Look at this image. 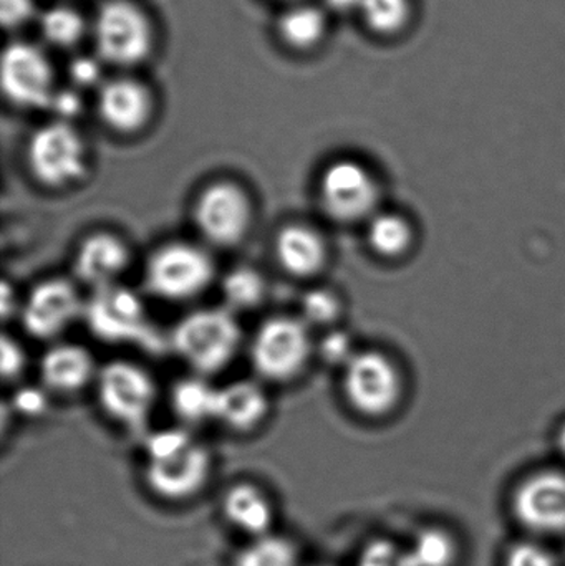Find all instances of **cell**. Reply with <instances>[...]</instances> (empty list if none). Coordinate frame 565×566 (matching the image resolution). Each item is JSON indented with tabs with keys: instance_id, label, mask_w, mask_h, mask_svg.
Listing matches in <instances>:
<instances>
[{
	"instance_id": "obj_10",
	"label": "cell",
	"mask_w": 565,
	"mask_h": 566,
	"mask_svg": "<svg viewBox=\"0 0 565 566\" xmlns=\"http://www.w3.org/2000/svg\"><path fill=\"white\" fill-rule=\"evenodd\" d=\"M251 221V199L236 182H212L196 199L195 224L209 244L232 248L248 234Z\"/></svg>"
},
{
	"instance_id": "obj_28",
	"label": "cell",
	"mask_w": 565,
	"mask_h": 566,
	"mask_svg": "<svg viewBox=\"0 0 565 566\" xmlns=\"http://www.w3.org/2000/svg\"><path fill=\"white\" fill-rule=\"evenodd\" d=\"M85 20L70 7H52L40 19V32L46 42L59 49L76 45L85 35Z\"/></svg>"
},
{
	"instance_id": "obj_21",
	"label": "cell",
	"mask_w": 565,
	"mask_h": 566,
	"mask_svg": "<svg viewBox=\"0 0 565 566\" xmlns=\"http://www.w3.org/2000/svg\"><path fill=\"white\" fill-rule=\"evenodd\" d=\"M327 32V19L317 7L295 6L279 19V35L295 50L314 49Z\"/></svg>"
},
{
	"instance_id": "obj_4",
	"label": "cell",
	"mask_w": 565,
	"mask_h": 566,
	"mask_svg": "<svg viewBox=\"0 0 565 566\" xmlns=\"http://www.w3.org/2000/svg\"><path fill=\"white\" fill-rule=\"evenodd\" d=\"M215 277V264L205 249L188 242H169L153 252L145 283L153 295L168 302L195 298Z\"/></svg>"
},
{
	"instance_id": "obj_37",
	"label": "cell",
	"mask_w": 565,
	"mask_h": 566,
	"mask_svg": "<svg viewBox=\"0 0 565 566\" xmlns=\"http://www.w3.org/2000/svg\"><path fill=\"white\" fill-rule=\"evenodd\" d=\"M50 106L56 115L62 116V122H66L72 116L79 115L80 109H82V99L75 92H66L65 90V92H55Z\"/></svg>"
},
{
	"instance_id": "obj_12",
	"label": "cell",
	"mask_w": 565,
	"mask_h": 566,
	"mask_svg": "<svg viewBox=\"0 0 565 566\" xmlns=\"http://www.w3.org/2000/svg\"><path fill=\"white\" fill-rule=\"evenodd\" d=\"M2 88L7 98L22 108L50 106L55 92L45 53L32 43H10L2 56Z\"/></svg>"
},
{
	"instance_id": "obj_34",
	"label": "cell",
	"mask_w": 565,
	"mask_h": 566,
	"mask_svg": "<svg viewBox=\"0 0 565 566\" xmlns=\"http://www.w3.org/2000/svg\"><path fill=\"white\" fill-rule=\"evenodd\" d=\"M70 76L80 88H92V86L98 85L100 78H102V69L92 56H79L70 65Z\"/></svg>"
},
{
	"instance_id": "obj_17",
	"label": "cell",
	"mask_w": 565,
	"mask_h": 566,
	"mask_svg": "<svg viewBox=\"0 0 565 566\" xmlns=\"http://www.w3.org/2000/svg\"><path fill=\"white\" fill-rule=\"evenodd\" d=\"M95 361L88 349L73 343L52 346L40 361V378L53 392L80 391L96 379Z\"/></svg>"
},
{
	"instance_id": "obj_20",
	"label": "cell",
	"mask_w": 565,
	"mask_h": 566,
	"mask_svg": "<svg viewBox=\"0 0 565 566\" xmlns=\"http://www.w3.org/2000/svg\"><path fill=\"white\" fill-rule=\"evenodd\" d=\"M222 511L232 527L251 538L271 534L274 507L258 485L242 482L229 489L222 501Z\"/></svg>"
},
{
	"instance_id": "obj_8",
	"label": "cell",
	"mask_w": 565,
	"mask_h": 566,
	"mask_svg": "<svg viewBox=\"0 0 565 566\" xmlns=\"http://www.w3.org/2000/svg\"><path fill=\"white\" fill-rule=\"evenodd\" d=\"M96 396L103 411L113 421L139 428L155 406L156 386L142 366L112 361L96 375Z\"/></svg>"
},
{
	"instance_id": "obj_26",
	"label": "cell",
	"mask_w": 565,
	"mask_h": 566,
	"mask_svg": "<svg viewBox=\"0 0 565 566\" xmlns=\"http://www.w3.org/2000/svg\"><path fill=\"white\" fill-rule=\"evenodd\" d=\"M221 292L229 312H248L264 300L265 281L252 268H236L222 279Z\"/></svg>"
},
{
	"instance_id": "obj_9",
	"label": "cell",
	"mask_w": 565,
	"mask_h": 566,
	"mask_svg": "<svg viewBox=\"0 0 565 566\" xmlns=\"http://www.w3.org/2000/svg\"><path fill=\"white\" fill-rule=\"evenodd\" d=\"M318 198L334 221L357 222L377 214L380 188L364 165L342 159L322 172Z\"/></svg>"
},
{
	"instance_id": "obj_25",
	"label": "cell",
	"mask_w": 565,
	"mask_h": 566,
	"mask_svg": "<svg viewBox=\"0 0 565 566\" xmlns=\"http://www.w3.org/2000/svg\"><path fill=\"white\" fill-rule=\"evenodd\" d=\"M294 542L281 535L268 534L251 538L236 557L234 566H299Z\"/></svg>"
},
{
	"instance_id": "obj_15",
	"label": "cell",
	"mask_w": 565,
	"mask_h": 566,
	"mask_svg": "<svg viewBox=\"0 0 565 566\" xmlns=\"http://www.w3.org/2000/svg\"><path fill=\"white\" fill-rule=\"evenodd\" d=\"M96 105L100 118L109 129L132 135L148 123L153 99L143 83L133 78H115L103 83Z\"/></svg>"
},
{
	"instance_id": "obj_35",
	"label": "cell",
	"mask_w": 565,
	"mask_h": 566,
	"mask_svg": "<svg viewBox=\"0 0 565 566\" xmlns=\"http://www.w3.org/2000/svg\"><path fill=\"white\" fill-rule=\"evenodd\" d=\"M25 368V353L19 343L3 336L2 339V375L6 379H15Z\"/></svg>"
},
{
	"instance_id": "obj_6",
	"label": "cell",
	"mask_w": 565,
	"mask_h": 566,
	"mask_svg": "<svg viewBox=\"0 0 565 566\" xmlns=\"http://www.w3.org/2000/svg\"><path fill=\"white\" fill-rule=\"evenodd\" d=\"M96 50L105 62L132 66L148 56L153 30L148 17L128 0H108L100 7L93 23Z\"/></svg>"
},
{
	"instance_id": "obj_16",
	"label": "cell",
	"mask_w": 565,
	"mask_h": 566,
	"mask_svg": "<svg viewBox=\"0 0 565 566\" xmlns=\"http://www.w3.org/2000/svg\"><path fill=\"white\" fill-rule=\"evenodd\" d=\"M128 264L125 242L108 232H96L80 244L73 269L80 282L98 290L118 283Z\"/></svg>"
},
{
	"instance_id": "obj_24",
	"label": "cell",
	"mask_w": 565,
	"mask_h": 566,
	"mask_svg": "<svg viewBox=\"0 0 565 566\" xmlns=\"http://www.w3.org/2000/svg\"><path fill=\"white\" fill-rule=\"evenodd\" d=\"M368 242L384 258H401L411 248L414 231L410 222L401 216L391 212L375 214L368 224Z\"/></svg>"
},
{
	"instance_id": "obj_39",
	"label": "cell",
	"mask_w": 565,
	"mask_h": 566,
	"mask_svg": "<svg viewBox=\"0 0 565 566\" xmlns=\"http://www.w3.org/2000/svg\"><path fill=\"white\" fill-rule=\"evenodd\" d=\"M557 441H559L561 452H563V454L565 455V424L563 426V428H561L559 438H557Z\"/></svg>"
},
{
	"instance_id": "obj_38",
	"label": "cell",
	"mask_w": 565,
	"mask_h": 566,
	"mask_svg": "<svg viewBox=\"0 0 565 566\" xmlns=\"http://www.w3.org/2000/svg\"><path fill=\"white\" fill-rule=\"evenodd\" d=\"M325 3L337 12H345V10L358 9L360 0H325Z\"/></svg>"
},
{
	"instance_id": "obj_36",
	"label": "cell",
	"mask_w": 565,
	"mask_h": 566,
	"mask_svg": "<svg viewBox=\"0 0 565 566\" xmlns=\"http://www.w3.org/2000/svg\"><path fill=\"white\" fill-rule=\"evenodd\" d=\"M13 408L22 412L23 416L35 418L42 415L46 408V396L42 389L39 388H23L17 392L13 398Z\"/></svg>"
},
{
	"instance_id": "obj_11",
	"label": "cell",
	"mask_w": 565,
	"mask_h": 566,
	"mask_svg": "<svg viewBox=\"0 0 565 566\" xmlns=\"http://www.w3.org/2000/svg\"><path fill=\"white\" fill-rule=\"evenodd\" d=\"M83 316L90 332L103 342H146L151 336L145 303L119 283L93 290Z\"/></svg>"
},
{
	"instance_id": "obj_18",
	"label": "cell",
	"mask_w": 565,
	"mask_h": 566,
	"mask_svg": "<svg viewBox=\"0 0 565 566\" xmlns=\"http://www.w3.org/2000/svg\"><path fill=\"white\" fill-rule=\"evenodd\" d=\"M275 259L287 274L312 277L327 262V245L315 229L291 224L281 229L274 244Z\"/></svg>"
},
{
	"instance_id": "obj_5",
	"label": "cell",
	"mask_w": 565,
	"mask_h": 566,
	"mask_svg": "<svg viewBox=\"0 0 565 566\" xmlns=\"http://www.w3.org/2000/svg\"><path fill=\"white\" fill-rule=\"evenodd\" d=\"M312 353L311 333L301 318L274 316L262 323L251 343V361L269 381L294 379Z\"/></svg>"
},
{
	"instance_id": "obj_32",
	"label": "cell",
	"mask_w": 565,
	"mask_h": 566,
	"mask_svg": "<svg viewBox=\"0 0 565 566\" xmlns=\"http://www.w3.org/2000/svg\"><path fill=\"white\" fill-rule=\"evenodd\" d=\"M357 355L350 336L344 332H332L321 342V356L325 363L334 366H347Z\"/></svg>"
},
{
	"instance_id": "obj_30",
	"label": "cell",
	"mask_w": 565,
	"mask_h": 566,
	"mask_svg": "<svg viewBox=\"0 0 565 566\" xmlns=\"http://www.w3.org/2000/svg\"><path fill=\"white\" fill-rule=\"evenodd\" d=\"M358 566H414L410 551L388 538H375L365 545Z\"/></svg>"
},
{
	"instance_id": "obj_31",
	"label": "cell",
	"mask_w": 565,
	"mask_h": 566,
	"mask_svg": "<svg viewBox=\"0 0 565 566\" xmlns=\"http://www.w3.org/2000/svg\"><path fill=\"white\" fill-rule=\"evenodd\" d=\"M504 566H559L550 548L536 542H521L511 548Z\"/></svg>"
},
{
	"instance_id": "obj_19",
	"label": "cell",
	"mask_w": 565,
	"mask_h": 566,
	"mask_svg": "<svg viewBox=\"0 0 565 566\" xmlns=\"http://www.w3.org/2000/svg\"><path fill=\"white\" fill-rule=\"evenodd\" d=\"M268 396L252 381H234L218 388L216 421L234 431H251L268 415Z\"/></svg>"
},
{
	"instance_id": "obj_13",
	"label": "cell",
	"mask_w": 565,
	"mask_h": 566,
	"mask_svg": "<svg viewBox=\"0 0 565 566\" xmlns=\"http://www.w3.org/2000/svg\"><path fill=\"white\" fill-rule=\"evenodd\" d=\"M85 312L73 283L50 279L36 283L20 310L23 328L39 339L56 338Z\"/></svg>"
},
{
	"instance_id": "obj_40",
	"label": "cell",
	"mask_w": 565,
	"mask_h": 566,
	"mask_svg": "<svg viewBox=\"0 0 565 566\" xmlns=\"http://www.w3.org/2000/svg\"><path fill=\"white\" fill-rule=\"evenodd\" d=\"M315 566H334V565H315Z\"/></svg>"
},
{
	"instance_id": "obj_7",
	"label": "cell",
	"mask_w": 565,
	"mask_h": 566,
	"mask_svg": "<svg viewBox=\"0 0 565 566\" xmlns=\"http://www.w3.org/2000/svg\"><path fill=\"white\" fill-rule=\"evenodd\" d=\"M344 369L345 398L355 411L380 418L397 408L404 392V379L384 353H357Z\"/></svg>"
},
{
	"instance_id": "obj_1",
	"label": "cell",
	"mask_w": 565,
	"mask_h": 566,
	"mask_svg": "<svg viewBox=\"0 0 565 566\" xmlns=\"http://www.w3.org/2000/svg\"><path fill=\"white\" fill-rule=\"evenodd\" d=\"M145 478L148 488L165 501L195 497L211 474V455L185 429H163L145 444Z\"/></svg>"
},
{
	"instance_id": "obj_3",
	"label": "cell",
	"mask_w": 565,
	"mask_h": 566,
	"mask_svg": "<svg viewBox=\"0 0 565 566\" xmlns=\"http://www.w3.org/2000/svg\"><path fill=\"white\" fill-rule=\"evenodd\" d=\"M30 175L50 189L82 181L86 172V148L80 133L69 122L43 125L27 145Z\"/></svg>"
},
{
	"instance_id": "obj_2",
	"label": "cell",
	"mask_w": 565,
	"mask_h": 566,
	"mask_svg": "<svg viewBox=\"0 0 565 566\" xmlns=\"http://www.w3.org/2000/svg\"><path fill=\"white\" fill-rule=\"evenodd\" d=\"M241 328L228 308H202L186 315L172 332V346L199 375L221 371L234 359Z\"/></svg>"
},
{
	"instance_id": "obj_33",
	"label": "cell",
	"mask_w": 565,
	"mask_h": 566,
	"mask_svg": "<svg viewBox=\"0 0 565 566\" xmlns=\"http://www.w3.org/2000/svg\"><path fill=\"white\" fill-rule=\"evenodd\" d=\"M35 12L33 0H0V19L7 29H17L32 19Z\"/></svg>"
},
{
	"instance_id": "obj_22",
	"label": "cell",
	"mask_w": 565,
	"mask_h": 566,
	"mask_svg": "<svg viewBox=\"0 0 565 566\" xmlns=\"http://www.w3.org/2000/svg\"><path fill=\"white\" fill-rule=\"evenodd\" d=\"M216 402H218V388L199 376L176 382L171 391L172 409L182 421L191 424L216 419Z\"/></svg>"
},
{
	"instance_id": "obj_29",
	"label": "cell",
	"mask_w": 565,
	"mask_h": 566,
	"mask_svg": "<svg viewBox=\"0 0 565 566\" xmlns=\"http://www.w3.org/2000/svg\"><path fill=\"white\" fill-rule=\"evenodd\" d=\"M341 313L337 296L328 290H311L301 300V319L307 326L331 325Z\"/></svg>"
},
{
	"instance_id": "obj_27",
	"label": "cell",
	"mask_w": 565,
	"mask_h": 566,
	"mask_svg": "<svg viewBox=\"0 0 565 566\" xmlns=\"http://www.w3.org/2000/svg\"><path fill=\"white\" fill-rule=\"evenodd\" d=\"M414 566H453L458 557L457 541L443 528H423L408 547Z\"/></svg>"
},
{
	"instance_id": "obj_23",
	"label": "cell",
	"mask_w": 565,
	"mask_h": 566,
	"mask_svg": "<svg viewBox=\"0 0 565 566\" xmlns=\"http://www.w3.org/2000/svg\"><path fill=\"white\" fill-rule=\"evenodd\" d=\"M358 13L375 35L397 36L415 19L414 0H360Z\"/></svg>"
},
{
	"instance_id": "obj_14",
	"label": "cell",
	"mask_w": 565,
	"mask_h": 566,
	"mask_svg": "<svg viewBox=\"0 0 565 566\" xmlns=\"http://www.w3.org/2000/svg\"><path fill=\"white\" fill-rule=\"evenodd\" d=\"M517 521L544 535L565 534V474L537 472L527 478L514 494Z\"/></svg>"
}]
</instances>
